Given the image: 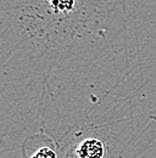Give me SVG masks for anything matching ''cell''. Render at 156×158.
Here are the masks:
<instances>
[{"instance_id": "2", "label": "cell", "mask_w": 156, "mask_h": 158, "mask_svg": "<svg viewBox=\"0 0 156 158\" xmlns=\"http://www.w3.org/2000/svg\"><path fill=\"white\" fill-rule=\"evenodd\" d=\"M49 4L56 14L67 15L76 9V0H49Z\"/></svg>"}, {"instance_id": "1", "label": "cell", "mask_w": 156, "mask_h": 158, "mask_svg": "<svg viewBox=\"0 0 156 158\" xmlns=\"http://www.w3.org/2000/svg\"><path fill=\"white\" fill-rule=\"evenodd\" d=\"M105 153V147L99 139H85L77 143L67 158H102Z\"/></svg>"}, {"instance_id": "3", "label": "cell", "mask_w": 156, "mask_h": 158, "mask_svg": "<svg viewBox=\"0 0 156 158\" xmlns=\"http://www.w3.org/2000/svg\"><path fill=\"white\" fill-rule=\"evenodd\" d=\"M31 158H58L54 150L49 147H41Z\"/></svg>"}]
</instances>
